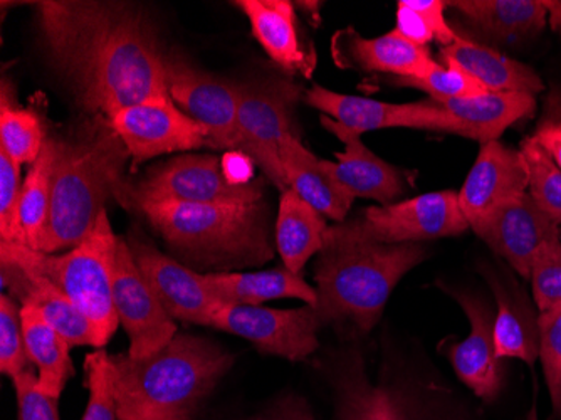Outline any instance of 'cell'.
I'll use <instances>...</instances> for the list:
<instances>
[{
	"instance_id": "obj_1",
	"label": "cell",
	"mask_w": 561,
	"mask_h": 420,
	"mask_svg": "<svg viewBox=\"0 0 561 420\" xmlns=\"http://www.w3.org/2000/svg\"><path fill=\"white\" fill-rule=\"evenodd\" d=\"M36 9L47 59L88 115L112 120L170 98L167 55L137 4L47 0Z\"/></svg>"
},
{
	"instance_id": "obj_2",
	"label": "cell",
	"mask_w": 561,
	"mask_h": 420,
	"mask_svg": "<svg viewBox=\"0 0 561 420\" xmlns=\"http://www.w3.org/2000/svg\"><path fill=\"white\" fill-rule=\"evenodd\" d=\"M118 420H195L234 356L194 334H175L156 353L110 355Z\"/></svg>"
},
{
	"instance_id": "obj_3",
	"label": "cell",
	"mask_w": 561,
	"mask_h": 420,
	"mask_svg": "<svg viewBox=\"0 0 561 420\" xmlns=\"http://www.w3.org/2000/svg\"><path fill=\"white\" fill-rule=\"evenodd\" d=\"M130 154L108 118L91 116L59 138L49 223L41 252L71 251L90 236L110 197L122 198Z\"/></svg>"
},
{
	"instance_id": "obj_4",
	"label": "cell",
	"mask_w": 561,
	"mask_h": 420,
	"mask_svg": "<svg viewBox=\"0 0 561 420\" xmlns=\"http://www.w3.org/2000/svg\"><path fill=\"white\" fill-rule=\"evenodd\" d=\"M162 236L170 251L192 270H238L261 266L274 254L270 208L254 204H187L131 201Z\"/></svg>"
},
{
	"instance_id": "obj_5",
	"label": "cell",
	"mask_w": 561,
	"mask_h": 420,
	"mask_svg": "<svg viewBox=\"0 0 561 420\" xmlns=\"http://www.w3.org/2000/svg\"><path fill=\"white\" fill-rule=\"evenodd\" d=\"M427 254L421 242L377 245L324 238L314 268V309L321 325L368 333L380 320L393 287Z\"/></svg>"
},
{
	"instance_id": "obj_6",
	"label": "cell",
	"mask_w": 561,
	"mask_h": 420,
	"mask_svg": "<svg viewBox=\"0 0 561 420\" xmlns=\"http://www.w3.org/2000/svg\"><path fill=\"white\" fill-rule=\"evenodd\" d=\"M118 236L103 213L90 236L62 254L0 242V259L53 281L94 328L98 349H105L119 325L113 303V261Z\"/></svg>"
},
{
	"instance_id": "obj_7",
	"label": "cell",
	"mask_w": 561,
	"mask_h": 420,
	"mask_svg": "<svg viewBox=\"0 0 561 420\" xmlns=\"http://www.w3.org/2000/svg\"><path fill=\"white\" fill-rule=\"evenodd\" d=\"M468 229L469 224L459 207L457 192L444 191L367 208L355 219L328 227L324 238L405 245L453 238Z\"/></svg>"
},
{
	"instance_id": "obj_8",
	"label": "cell",
	"mask_w": 561,
	"mask_h": 420,
	"mask_svg": "<svg viewBox=\"0 0 561 420\" xmlns=\"http://www.w3.org/2000/svg\"><path fill=\"white\" fill-rule=\"evenodd\" d=\"M173 201L187 204H254L264 201V179L245 185L229 182L216 155H181L148 170L140 182L123 189L122 204L131 201Z\"/></svg>"
},
{
	"instance_id": "obj_9",
	"label": "cell",
	"mask_w": 561,
	"mask_h": 420,
	"mask_svg": "<svg viewBox=\"0 0 561 420\" xmlns=\"http://www.w3.org/2000/svg\"><path fill=\"white\" fill-rule=\"evenodd\" d=\"M302 97V88L285 78L238 83V120L244 154L283 192L289 191V185L280 166V141L293 135V112Z\"/></svg>"
},
{
	"instance_id": "obj_10",
	"label": "cell",
	"mask_w": 561,
	"mask_h": 420,
	"mask_svg": "<svg viewBox=\"0 0 561 420\" xmlns=\"http://www.w3.org/2000/svg\"><path fill=\"white\" fill-rule=\"evenodd\" d=\"M167 84L173 103L206 129L214 148L244 154L238 120V83L198 69L170 50Z\"/></svg>"
},
{
	"instance_id": "obj_11",
	"label": "cell",
	"mask_w": 561,
	"mask_h": 420,
	"mask_svg": "<svg viewBox=\"0 0 561 420\" xmlns=\"http://www.w3.org/2000/svg\"><path fill=\"white\" fill-rule=\"evenodd\" d=\"M321 327L317 309L311 305L295 309L220 305L213 317V328L245 338L260 352L289 362H301L313 355Z\"/></svg>"
},
{
	"instance_id": "obj_12",
	"label": "cell",
	"mask_w": 561,
	"mask_h": 420,
	"mask_svg": "<svg viewBox=\"0 0 561 420\" xmlns=\"http://www.w3.org/2000/svg\"><path fill=\"white\" fill-rule=\"evenodd\" d=\"M110 122L130 154L134 169L159 155L214 148L206 129L185 115L172 98L134 104Z\"/></svg>"
},
{
	"instance_id": "obj_13",
	"label": "cell",
	"mask_w": 561,
	"mask_h": 420,
	"mask_svg": "<svg viewBox=\"0 0 561 420\" xmlns=\"http://www.w3.org/2000/svg\"><path fill=\"white\" fill-rule=\"evenodd\" d=\"M113 303L130 338L131 359H145L175 337V321L141 276L125 238H118L113 261Z\"/></svg>"
},
{
	"instance_id": "obj_14",
	"label": "cell",
	"mask_w": 561,
	"mask_h": 420,
	"mask_svg": "<svg viewBox=\"0 0 561 420\" xmlns=\"http://www.w3.org/2000/svg\"><path fill=\"white\" fill-rule=\"evenodd\" d=\"M135 264L173 320L213 327L217 302L201 281V273L181 264L151 245L141 234L126 239Z\"/></svg>"
},
{
	"instance_id": "obj_15",
	"label": "cell",
	"mask_w": 561,
	"mask_h": 420,
	"mask_svg": "<svg viewBox=\"0 0 561 420\" xmlns=\"http://www.w3.org/2000/svg\"><path fill=\"white\" fill-rule=\"evenodd\" d=\"M469 229L528 280L538 249L561 239L560 224L543 213L528 192L476 220Z\"/></svg>"
},
{
	"instance_id": "obj_16",
	"label": "cell",
	"mask_w": 561,
	"mask_h": 420,
	"mask_svg": "<svg viewBox=\"0 0 561 420\" xmlns=\"http://www.w3.org/2000/svg\"><path fill=\"white\" fill-rule=\"evenodd\" d=\"M302 101L310 104L321 115L335 120L355 134L383 128H419L432 132H446L447 116L436 101L392 104L368 98L350 97L323 87L305 91Z\"/></svg>"
},
{
	"instance_id": "obj_17",
	"label": "cell",
	"mask_w": 561,
	"mask_h": 420,
	"mask_svg": "<svg viewBox=\"0 0 561 420\" xmlns=\"http://www.w3.org/2000/svg\"><path fill=\"white\" fill-rule=\"evenodd\" d=\"M461 308L471 323V333L461 343L447 347V359L454 372L479 399L493 402L500 396L504 381L503 359L494 345V315L482 296L466 290L444 287Z\"/></svg>"
},
{
	"instance_id": "obj_18",
	"label": "cell",
	"mask_w": 561,
	"mask_h": 420,
	"mask_svg": "<svg viewBox=\"0 0 561 420\" xmlns=\"http://www.w3.org/2000/svg\"><path fill=\"white\" fill-rule=\"evenodd\" d=\"M528 182V167L522 151L513 150L500 140L481 145L461 192H457L459 207L469 227L525 195Z\"/></svg>"
},
{
	"instance_id": "obj_19",
	"label": "cell",
	"mask_w": 561,
	"mask_h": 420,
	"mask_svg": "<svg viewBox=\"0 0 561 420\" xmlns=\"http://www.w3.org/2000/svg\"><path fill=\"white\" fill-rule=\"evenodd\" d=\"M481 273L496 299L494 345L500 359H516L535 366L540 356V313L518 281L494 264H481Z\"/></svg>"
},
{
	"instance_id": "obj_20",
	"label": "cell",
	"mask_w": 561,
	"mask_h": 420,
	"mask_svg": "<svg viewBox=\"0 0 561 420\" xmlns=\"http://www.w3.org/2000/svg\"><path fill=\"white\" fill-rule=\"evenodd\" d=\"M320 122L345 145V150L336 154L339 163L321 160V166L336 182L342 183L355 197L371 198L381 205L393 204L402 197L407 180L402 170L378 159L374 151L365 147L360 135L335 120L321 115Z\"/></svg>"
},
{
	"instance_id": "obj_21",
	"label": "cell",
	"mask_w": 561,
	"mask_h": 420,
	"mask_svg": "<svg viewBox=\"0 0 561 420\" xmlns=\"http://www.w3.org/2000/svg\"><path fill=\"white\" fill-rule=\"evenodd\" d=\"M331 49L342 68L387 72L396 78H422L439 65L434 61L427 47L407 41L397 31L367 39L348 27L333 37Z\"/></svg>"
},
{
	"instance_id": "obj_22",
	"label": "cell",
	"mask_w": 561,
	"mask_h": 420,
	"mask_svg": "<svg viewBox=\"0 0 561 420\" xmlns=\"http://www.w3.org/2000/svg\"><path fill=\"white\" fill-rule=\"evenodd\" d=\"M251 22L252 36L286 75L310 78L314 55L305 46L295 5L288 0H241L236 2Z\"/></svg>"
},
{
	"instance_id": "obj_23",
	"label": "cell",
	"mask_w": 561,
	"mask_h": 420,
	"mask_svg": "<svg viewBox=\"0 0 561 420\" xmlns=\"http://www.w3.org/2000/svg\"><path fill=\"white\" fill-rule=\"evenodd\" d=\"M2 287L11 290L12 298L22 305H31L43 313L71 347L90 345L98 349L93 325L75 303L53 281L34 271L18 266L14 262L2 261Z\"/></svg>"
},
{
	"instance_id": "obj_24",
	"label": "cell",
	"mask_w": 561,
	"mask_h": 420,
	"mask_svg": "<svg viewBox=\"0 0 561 420\" xmlns=\"http://www.w3.org/2000/svg\"><path fill=\"white\" fill-rule=\"evenodd\" d=\"M437 103L449 116V134L471 138L481 145L500 140L510 126L529 118L537 110V97L533 94L496 91Z\"/></svg>"
},
{
	"instance_id": "obj_25",
	"label": "cell",
	"mask_w": 561,
	"mask_h": 420,
	"mask_svg": "<svg viewBox=\"0 0 561 420\" xmlns=\"http://www.w3.org/2000/svg\"><path fill=\"white\" fill-rule=\"evenodd\" d=\"M279 157L289 189L324 217L345 223L355 195L324 170L321 160L302 147L295 135H288L280 141Z\"/></svg>"
},
{
	"instance_id": "obj_26",
	"label": "cell",
	"mask_w": 561,
	"mask_h": 420,
	"mask_svg": "<svg viewBox=\"0 0 561 420\" xmlns=\"http://www.w3.org/2000/svg\"><path fill=\"white\" fill-rule=\"evenodd\" d=\"M201 281L222 305L261 306L283 298L301 299L311 306L318 302L317 287L286 268L260 273H201Z\"/></svg>"
},
{
	"instance_id": "obj_27",
	"label": "cell",
	"mask_w": 561,
	"mask_h": 420,
	"mask_svg": "<svg viewBox=\"0 0 561 420\" xmlns=\"http://www.w3.org/2000/svg\"><path fill=\"white\" fill-rule=\"evenodd\" d=\"M447 5L476 31L500 43L533 39L548 25L545 0H456Z\"/></svg>"
},
{
	"instance_id": "obj_28",
	"label": "cell",
	"mask_w": 561,
	"mask_h": 420,
	"mask_svg": "<svg viewBox=\"0 0 561 420\" xmlns=\"http://www.w3.org/2000/svg\"><path fill=\"white\" fill-rule=\"evenodd\" d=\"M444 66L453 65L468 72L488 91L528 93L537 97L545 84L535 69L501 55L493 47L457 37L456 43L440 49Z\"/></svg>"
},
{
	"instance_id": "obj_29",
	"label": "cell",
	"mask_w": 561,
	"mask_h": 420,
	"mask_svg": "<svg viewBox=\"0 0 561 420\" xmlns=\"http://www.w3.org/2000/svg\"><path fill=\"white\" fill-rule=\"evenodd\" d=\"M333 387L336 420H411L390 388L368 381L358 353H342L333 368Z\"/></svg>"
},
{
	"instance_id": "obj_30",
	"label": "cell",
	"mask_w": 561,
	"mask_h": 420,
	"mask_svg": "<svg viewBox=\"0 0 561 420\" xmlns=\"http://www.w3.org/2000/svg\"><path fill=\"white\" fill-rule=\"evenodd\" d=\"M328 224L323 214L296 192H283L276 220V249L286 270L301 274L306 262L323 249Z\"/></svg>"
},
{
	"instance_id": "obj_31",
	"label": "cell",
	"mask_w": 561,
	"mask_h": 420,
	"mask_svg": "<svg viewBox=\"0 0 561 420\" xmlns=\"http://www.w3.org/2000/svg\"><path fill=\"white\" fill-rule=\"evenodd\" d=\"M21 320L25 350L37 368V388L58 400L75 372L69 359L71 345L34 306H21Z\"/></svg>"
},
{
	"instance_id": "obj_32",
	"label": "cell",
	"mask_w": 561,
	"mask_h": 420,
	"mask_svg": "<svg viewBox=\"0 0 561 420\" xmlns=\"http://www.w3.org/2000/svg\"><path fill=\"white\" fill-rule=\"evenodd\" d=\"M59 138H47L36 162L22 182L19 224L24 246L41 251L49 223L53 179L58 160Z\"/></svg>"
},
{
	"instance_id": "obj_33",
	"label": "cell",
	"mask_w": 561,
	"mask_h": 420,
	"mask_svg": "<svg viewBox=\"0 0 561 420\" xmlns=\"http://www.w3.org/2000/svg\"><path fill=\"white\" fill-rule=\"evenodd\" d=\"M12 88L2 83L0 93V148L19 166H33L47 141L39 113L15 104Z\"/></svg>"
},
{
	"instance_id": "obj_34",
	"label": "cell",
	"mask_w": 561,
	"mask_h": 420,
	"mask_svg": "<svg viewBox=\"0 0 561 420\" xmlns=\"http://www.w3.org/2000/svg\"><path fill=\"white\" fill-rule=\"evenodd\" d=\"M523 157L528 167V194L538 207L551 219L561 224V169L551 160L550 155L529 137L522 144Z\"/></svg>"
},
{
	"instance_id": "obj_35",
	"label": "cell",
	"mask_w": 561,
	"mask_h": 420,
	"mask_svg": "<svg viewBox=\"0 0 561 420\" xmlns=\"http://www.w3.org/2000/svg\"><path fill=\"white\" fill-rule=\"evenodd\" d=\"M25 371H33L24 331H22L21 308L12 296H0V372L14 378Z\"/></svg>"
},
{
	"instance_id": "obj_36",
	"label": "cell",
	"mask_w": 561,
	"mask_h": 420,
	"mask_svg": "<svg viewBox=\"0 0 561 420\" xmlns=\"http://www.w3.org/2000/svg\"><path fill=\"white\" fill-rule=\"evenodd\" d=\"M399 87L425 91L432 100H461L488 93L486 88L471 78L468 72L453 65H437L434 71L422 78H396Z\"/></svg>"
},
{
	"instance_id": "obj_37",
	"label": "cell",
	"mask_w": 561,
	"mask_h": 420,
	"mask_svg": "<svg viewBox=\"0 0 561 420\" xmlns=\"http://www.w3.org/2000/svg\"><path fill=\"white\" fill-rule=\"evenodd\" d=\"M87 387L90 390L83 420H118L113 390L112 359L105 350H96L84 360Z\"/></svg>"
},
{
	"instance_id": "obj_38",
	"label": "cell",
	"mask_w": 561,
	"mask_h": 420,
	"mask_svg": "<svg viewBox=\"0 0 561 420\" xmlns=\"http://www.w3.org/2000/svg\"><path fill=\"white\" fill-rule=\"evenodd\" d=\"M529 281L538 313L561 306V239L547 242L533 259Z\"/></svg>"
},
{
	"instance_id": "obj_39",
	"label": "cell",
	"mask_w": 561,
	"mask_h": 420,
	"mask_svg": "<svg viewBox=\"0 0 561 420\" xmlns=\"http://www.w3.org/2000/svg\"><path fill=\"white\" fill-rule=\"evenodd\" d=\"M540 356L553 413L561 420V306L540 313Z\"/></svg>"
},
{
	"instance_id": "obj_40",
	"label": "cell",
	"mask_w": 561,
	"mask_h": 420,
	"mask_svg": "<svg viewBox=\"0 0 561 420\" xmlns=\"http://www.w3.org/2000/svg\"><path fill=\"white\" fill-rule=\"evenodd\" d=\"M21 167L0 148V239L9 245L24 246L19 204H21Z\"/></svg>"
},
{
	"instance_id": "obj_41",
	"label": "cell",
	"mask_w": 561,
	"mask_h": 420,
	"mask_svg": "<svg viewBox=\"0 0 561 420\" xmlns=\"http://www.w3.org/2000/svg\"><path fill=\"white\" fill-rule=\"evenodd\" d=\"M18 394L19 420H59L58 400L37 388V375L25 371L12 378Z\"/></svg>"
},
{
	"instance_id": "obj_42",
	"label": "cell",
	"mask_w": 561,
	"mask_h": 420,
	"mask_svg": "<svg viewBox=\"0 0 561 420\" xmlns=\"http://www.w3.org/2000/svg\"><path fill=\"white\" fill-rule=\"evenodd\" d=\"M405 2L409 8L414 9L431 25V30L436 34V39L444 47L456 43L459 36L450 30L446 18H444V11L449 8L447 2H440V0H405Z\"/></svg>"
},
{
	"instance_id": "obj_43",
	"label": "cell",
	"mask_w": 561,
	"mask_h": 420,
	"mask_svg": "<svg viewBox=\"0 0 561 420\" xmlns=\"http://www.w3.org/2000/svg\"><path fill=\"white\" fill-rule=\"evenodd\" d=\"M393 31L421 47H425L436 39V34L431 30V25L414 9L409 8L405 0H400L397 4V25Z\"/></svg>"
},
{
	"instance_id": "obj_44",
	"label": "cell",
	"mask_w": 561,
	"mask_h": 420,
	"mask_svg": "<svg viewBox=\"0 0 561 420\" xmlns=\"http://www.w3.org/2000/svg\"><path fill=\"white\" fill-rule=\"evenodd\" d=\"M533 138L550 155L551 160L561 169V115L545 116L538 123Z\"/></svg>"
},
{
	"instance_id": "obj_45",
	"label": "cell",
	"mask_w": 561,
	"mask_h": 420,
	"mask_svg": "<svg viewBox=\"0 0 561 420\" xmlns=\"http://www.w3.org/2000/svg\"><path fill=\"white\" fill-rule=\"evenodd\" d=\"M254 160L242 151H227L222 157L224 173L236 185L254 182Z\"/></svg>"
},
{
	"instance_id": "obj_46",
	"label": "cell",
	"mask_w": 561,
	"mask_h": 420,
	"mask_svg": "<svg viewBox=\"0 0 561 420\" xmlns=\"http://www.w3.org/2000/svg\"><path fill=\"white\" fill-rule=\"evenodd\" d=\"M548 9V25L561 37V0H545Z\"/></svg>"
},
{
	"instance_id": "obj_47",
	"label": "cell",
	"mask_w": 561,
	"mask_h": 420,
	"mask_svg": "<svg viewBox=\"0 0 561 420\" xmlns=\"http://www.w3.org/2000/svg\"><path fill=\"white\" fill-rule=\"evenodd\" d=\"M273 420H310V419H306V417L302 416V413L289 412V413H286V416H280V417H277V419H273Z\"/></svg>"
}]
</instances>
